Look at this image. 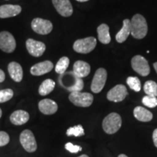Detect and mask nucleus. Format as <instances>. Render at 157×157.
Masks as SVG:
<instances>
[{
	"mask_svg": "<svg viewBox=\"0 0 157 157\" xmlns=\"http://www.w3.org/2000/svg\"><path fill=\"white\" fill-rule=\"evenodd\" d=\"M20 142L23 148L29 153L36 151L37 143L33 132L29 129H25L20 135Z\"/></svg>",
	"mask_w": 157,
	"mask_h": 157,
	"instance_id": "6",
	"label": "nucleus"
},
{
	"mask_svg": "<svg viewBox=\"0 0 157 157\" xmlns=\"http://www.w3.org/2000/svg\"><path fill=\"white\" fill-rule=\"evenodd\" d=\"M29 113L23 110H17L10 117V120L14 125L20 126L25 124L29 120Z\"/></svg>",
	"mask_w": 157,
	"mask_h": 157,
	"instance_id": "19",
	"label": "nucleus"
},
{
	"mask_svg": "<svg viewBox=\"0 0 157 157\" xmlns=\"http://www.w3.org/2000/svg\"><path fill=\"white\" fill-rule=\"evenodd\" d=\"M22 8L17 5H4L0 6V18L17 16L21 13Z\"/></svg>",
	"mask_w": 157,
	"mask_h": 157,
	"instance_id": "16",
	"label": "nucleus"
},
{
	"mask_svg": "<svg viewBox=\"0 0 157 157\" xmlns=\"http://www.w3.org/2000/svg\"><path fill=\"white\" fill-rule=\"evenodd\" d=\"M53 25L48 20H44L40 17L34 18L31 22V29L36 34L46 35L52 31Z\"/></svg>",
	"mask_w": 157,
	"mask_h": 157,
	"instance_id": "10",
	"label": "nucleus"
},
{
	"mask_svg": "<svg viewBox=\"0 0 157 157\" xmlns=\"http://www.w3.org/2000/svg\"><path fill=\"white\" fill-rule=\"evenodd\" d=\"M98 31V40L101 42L102 44H108L111 42V35L109 33V27L107 24L103 23L100 25L97 29Z\"/></svg>",
	"mask_w": 157,
	"mask_h": 157,
	"instance_id": "22",
	"label": "nucleus"
},
{
	"mask_svg": "<svg viewBox=\"0 0 157 157\" xmlns=\"http://www.w3.org/2000/svg\"><path fill=\"white\" fill-rule=\"evenodd\" d=\"M153 141H154V146L157 148V128L154 129L153 132Z\"/></svg>",
	"mask_w": 157,
	"mask_h": 157,
	"instance_id": "32",
	"label": "nucleus"
},
{
	"mask_svg": "<svg viewBox=\"0 0 157 157\" xmlns=\"http://www.w3.org/2000/svg\"><path fill=\"white\" fill-rule=\"evenodd\" d=\"M25 46L29 53L36 58L42 56L46 50V45L44 43L32 39H27Z\"/></svg>",
	"mask_w": 157,
	"mask_h": 157,
	"instance_id": "12",
	"label": "nucleus"
},
{
	"mask_svg": "<svg viewBox=\"0 0 157 157\" xmlns=\"http://www.w3.org/2000/svg\"><path fill=\"white\" fill-rule=\"evenodd\" d=\"M55 87H56V82L53 80L50 79V78L45 79L39 87V95L42 96L49 95L53 91Z\"/></svg>",
	"mask_w": 157,
	"mask_h": 157,
	"instance_id": "23",
	"label": "nucleus"
},
{
	"mask_svg": "<svg viewBox=\"0 0 157 157\" xmlns=\"http://www.w3.org/2000/svg\"><path fill=\"white\" fill-rule=\"evenodd\" d=\"M97 45V40L95 37L90 36L87 38L76 40L74 43L73 48L78 53L87 54L92 52Z\"/></svg>",
	"mask_w": 157,
	"mask_h": 157,
	"instance_id": "5",
	"label": "nucleus"
},
{
	"mask_svg": "<svg viewBox=\"0 0 157 157\" xmlns=\"http://www.w3.org/2000/svg\"><path fill=\"white\" fill-rule=\"evenodd\" d=\"M131 34V23L129 19H125L123 21V26L116 35L117 42L123 43L127 40L129 35Z\"/></svg>",
	"mask_w": 157,
	"mask_h": 157,
	"instance_id": "21",
	"label": "nucleus"
},
{
	"mask_svg": "<svg viewBox=\"0 0 157 157\" xmlns=\"http://www.w3.org/2000/svg\"><path fill=\"white\" fill-rule=\"evenodd\" d=\"M39 109L43 114L52 115L58 111V106L56 101L51 99H43L39 101Z\"/></svg>",
	"mask_w": 157,
	"mask_h": 157,
	"instance_id": "15",
	"label": "nucleus"
},
{
	"mask_svg": "<svg viewBox=\"0 0 157 157\" xmlns=\"http://www.w3.org/2000/svg\"><path fill=\"white\" fill-rule=\"evenodd\" d=\"M78 157H89V156H88L87 155H86V154H83V155H81V156H79Z\"/></svg>",
	"mask_w": 157,
	"mask_h": 157,
	"instance_id": "37",
	"label": "nucleus"
},
{
	"mask_svg": "<svg viewBox=\"0 0 157 157\" xmlns=\"http://www.w3.org/2000/svg\"><path fill=\"white\" fill-rule=\"evenodd\" d=\"M53 63L50 60L38 63L31 68L30 72L33 76H42L53 69Z\"/></svg>",
	"mask_w": 157,
	"mask_h": 157,
	"instance_id": "14",
	"label": "nucleus"
},
{
	"mask_svg": "<svg viewBox=\"0 0 157 157\" xmlns=\"http://www.w3.org/2000/svg\"><path fill=\"white\" fill-rule=\"evenodd\" d=\"M10 142V136L6 132L0 131V147L5 146Z\"/></svg>",
	"mask_w": 157,
	"mask_h": 157,
	"instance_id": "31",
	"label": "nucleus"
},
{
	"mask_svg": "<svg viewBox=\"0 0 157 157\" xmlns=\"http://www.w3.org/2000/svg\"><path fill=\"white\" fill-rule=\"evenodd\" d=\"M65 148L69 151L70 153H73V154H76L78 151L82 150V148L81 146H77V145H74L71 143H67L65 145Z\"/></svg>",
	"mask_w": 157,
	"mask_h": 157,
	"instance_id": "30",
	"label": "nucleus"
},
{
	"mask_svg": "<svg viewBox=\"0 0 157 157\" xmlns=\"http://www.w3.org/2000/svg\"><path fill=\"white\" fill-rule=\"evenodd\" d=\"M5 79V74L2 70L0 69V83L3 82Z\"/></svg>",
	"mask_w": 157,
	"mask_h": 157,
	"instance_id": "33",
	"label": "nucleus"
},
{
	"mask_svg": "<svg viewBox=\"0 0 157 157\" xmlns=\"http://www.w3.org/2000/svg\"><path fill=\"white\" fill-rule=\"evenodd\" d=\"M127 95V87L123 84H117L108 92L107 99L110 101L118 103L124 101Z\"/></svg>",
	"mask_w": 157,
	"mask_h": 157,
	"instance_id": "11",
	"label": "nucleus"
},
{
	"mask_svg": "<svg viewBox=\"0 0 157 157\" xmlns=\"http://www.w3.org/2000/svg\"><path fill=\"white\" fill-rule=\"evenodd\" d=\"M16 48V42L13 34L8 31L0 32V50L7 53L14 52Z\"/></svg>",
	"mask_w": 157,
	"mask_h": 157,
	"instance_id": "9",
	"label": "nucleus"
},
{
	"mask_svg": "<svg viewBox=\"0 0 157 157\" xmlns=\"http://www.w3.org/2000/svg\"><path fill=\"white\" fill-rule=\"evenodd\" d=\"M2 109H0V118L2 117Z\"/></svg>",
	"mask_w": 157,
	"mask_h": 157,
	"instance_id": "38",
	"label": "nucleus"
},
{
	"mask_svg": "<svg viewBox=\"0 0 157 157\" xmlns=\"http://www.w3.org/2000/svg\"><path fill=\"white\" fill-rule=\"evenodd\" d=\"M70 60L68 57H62L60 60H58L56 66V73L58 74H63L66 72V69H67L68 66H69Z\"/></svg>",
	"mask_w": 157,
	"mask_h": 157,
	"instance_id": "24",
	"label": "nucleus"
},
{
	"mask_svg": "<svg viewBox=\"0 0 157 157\" xmlns=\"http://www.w3.org/2000/svg\"><path fill=\"white\" fill-rule=\"evenodd\" d=\"M127 83L130 89L135 92H140L141 90V83L140 79L136 76H129L127 78Z\"/></svg>",
	"mask_w": 157,
	"mask_h": 157,
	"instance_id": "27",
	"label": "nucleus"
},
{
	"mask_svg": "<svg viewBox=\"0 0 157 157\" xmlns=\"http://www.w3.org/2000/svg\"><path fill=\"white\" fill-rule=\"evenodd\" d=\"M133 115L137 120L143 122H148L153 119V113L142 106H137L133 111Z\"/></svg>",
	"mask_w": 157,
	"mask_h": 157,
	"instance_id": "20",
	"label": "nucleus"
},
{
	"mask_svg": "<svg viewBox=\"0 0 157 157\" xmlns=\"http://www.w3.org/2000/svg\"><path fill=\"white\" fill-rule=\"evenodd\" d=\"M9 74L13 81L20 82L22 81L23 76V71L22 66L17 62L10 63L7 67Z\"/></svg>",
	"mask_w": 157,
	"mask_h": 157,
	"instance_id": "17",
	"label": "nucleus"
},
{
	"mask_svg": "<svg viewBox=\"0 0 157 157\" xmlns=\"http://www.w3.org/2000/svg\"><path fill=\"white\" fill-rule=\"evenodd\" d=\"M77 2H85L89 1V0H76Z\"/></svg>",
	"mask_w": 157,
	"mask_h": 157,
	"instance_id": "35",
	"label": "nucleus"
},
{
	"mask_svg": "<svg viewBox=\"0 0 157 157\" xmlns=\"http://www.w3.org/2000/svg\"><path fill=\"white\" fill-rule=\"evenodd\" d=\"M14 95L12 89H5L0 90V103H5L12 99Z\"/></svg>",
	"mask_w": 157,
	"mask_h": 157,
	"instance_id": "28",
	"label": "nucleus"
},
{
	"mask_svg": "<svg viewBox=\"0 0 157 157\" xmlns=\"http://www.w3.org/2000/svg\"><path fill=\"white\" fill-rule=\"evenodd\" d=\"M143 90L146 95L157 97V84L151 80L146 82L143 87Z\"/></svg>",
	"mask_w": 157,
	"mask_h": 157,
	"instance_id": "25",
	"label": "nucleus"
},
{
	"mask_svg": "<svg viewBox=\"0 0 157 157\" xmlns=\"http://www.w3.org/2000/svg\"><path fill=\"white\" fill-rule=\"evenodd\" d=\"M154 68L155 71H156V72L157 73V62L154 63Z\"/></svg>",
	"mask_w": 157,
	"mask_h": 157,
	"instance_id": "34",
	"label": "nucleus"
},
{
	"mask_svg": "<svg viewBox=\"0 0 157 157\" xmlns=\"http://www.w3.org/2000/svg\"><path fill=\"white\" fill-rule=\"evenodd\" d=\"M142 103L143 105L148 108H155L157 106V98L146 95L143 98Z\"/></svg>",
	"mask_w": 157,
	"mask_h": 157,
	"instance_id": "29",
	"label": "nucleus"
},
{
	"mask_svg": "<svg viewBox=\"0 0 157 157\" xmlns=\"http://www.w3.org/2000/svg\"><path fill=\"white\" fill-rule=\"evenodd\" d=\"M55 8L63 17H69L73 14V7L69 0H52Z\"/></svg>",
	"mask_w": 157,
	"mask_h": 157,
	"instance_id": "13",
	"label": "nucleus"
},
{
	"mask_svg": "<svg viewBox=\"0 0 157 157\" xmlns=\"http://www.w3.org/2000/svg\"><path fill=\"white\" fill-rule=\"evenodd\" d=\"M118 157H128V156L125 154H120V155H119V156Z\"/></svg>",
	"mask_w": 157,
	"mask_h": 157,
	"instance_id": "36",
	"label": "nucleus"
},
{
	"mask_svg": "<svg viewBox=\"0 0 157 157\" xmlns=\"http://www.w3.org/2000/svg\"><path fill=\"white\" fill-rule=\"evenodd\" d=\"M121 124L122 121L120 115L117 113L113 112L104 118L102 126L104 132L107 134L112 135L119 131V129L121 128Z\"/></svg>",
	"mask_w": 157,
	"mask_h": 157,
	"instance_id": "3",
	"label": "nucleus"
},
{
	"mask_svg": "<svg viewBox=\"0 0 157 157\" xmlns=\"http://www.w3.org/2000/svg\"><path fill=\"white\" fill-rule=\"evenodd\" d=\"M107 79V71L105 68H100L96 71L91 83V90L94 93H99L103 89Z\"/></svg>",
	"mask_w": 157,
	"mask_h": 157,
	"instance_id": "7",
	"label": "nucleus"
},
{
	"mask_svg": "<svg viewBox=\"0 0 157 157\" xmlns=\"http://www.w3.org/2000/svg\"><path fill=\"white\" fill-rule=\"evenodd\" d=\"M132 69L143 76H146L150 74V66L148 60L141 56H135L131 60Z\"/></svg>",
	"mask_w": 157,
	"mask_h": 157,
	"instance_id": "8",
	"label": "nucleus"
},
{
	"mask_svg": "<svg viewBox=\"0 0 157 157\" xmlns=\"http://www.w3.org/2000/svg\"><path fill=\"white\" fill-rule=\"evenodd\" d=\"M91 68L89 63L83 60H77L74 63L73 66V71L78 77L84 78L88 76L90 73Z\"/></svg>",
	"mask_w": 157,
	"mask_h": 157,
	"instance_id": "18",
	"label": "nucleus"
},
{
	"mask_svg": "<svg viewBox=\"0 0 157 157\" xmlns=\"http://www.w3.org/2000/svg\"><path fill=\"white\" fill-rule=\"evenodd\" d=\"M131 35L135 39H141L146 36L148 33V25L146 20L142 15L136 14L130 21Z\"/></svg>",
	"mask_w": 157,
	"mask_h": 157,
	"instance_id": "2",
	"label": "nucleus"
},
{
	"mask_svg": "<svg viewBox=\"0 0 157 157\" xmlns=\"http://www.w3.org/2000/svg\"><path fill=\"white\" fill-rule=\"evenodd\" d=\"M66 135L67 136H75V137H81L84 135V130L83 127L81 124L76 125V126L69 127L66 131Z\"/></svg>",
	"mask_w": 157,
	"mask_h": 157,
	"instance_id": "26",
	"label": "nucleus"
},
{
	"mask_svg": "<svg viewBox=\"0 0 157 157\" xmlns=\"http://www.w3.org/2000/svg\"><path fill=\"white\" fill-rule=\"evenodd\" d=\"M59 83L63 87L71 92H80L84 88V82L82 78L78 77L74 71L65 72L60 74Z\"/></svg>",
	"mask_w": 157,
	"mask_h": 157,
	"instance_id": "1",
	"label": "nucleus"
},
{
	"mask_svg": "<svg viewBox=\"0 0 157 157\" xmlns=\"http://www.w3.org/2000/svg\"><path fill=\"white\" fill-rule=\"evenodd\" d=\"M68 99L74 105L78 107H89L93 103V95L89 93L72 92L68 96Z\"/></svg>",
	"mask_w": 157,
	"mask_h": 157,
	"instance_id": "4",
	"label": "nucleus"
}]
</instances>
